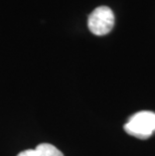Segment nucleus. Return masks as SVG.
Listing matches in <instances>:
<instances>
[{"label": "nucleus", "instance_id": "obj_1", "mask_svg": "<svg viewBox=\"0 0 155 156\" xmlns=\"http://www.w3.org/2000/svg\"><path fill=\"white\" fill-rule=\"evenodd\" d=\"M124 130L133 137L139 139L149 138L155 132V113L151 111L135 113L125 124Z\"/></svg>", "mask_w": 155, "mask_h": 156}, {"label": "nucleus", "instance_id": "obj_2", "mask_svg": "<svg viewBox=\"0 0 155 156\" xmlns=\"http://www.w3.org/2000/svg\"><path fill=\"white\" fill-rule=\"evenodd\" d=\"M115 16L108 6H99L89 15L88 27L95 35L108 34L114 27Z\"/></svg>", "mask_w": 155, "mask_h": 156}, {"label": "nucleus", "instance_id": "obj_3", "mask_svg": "<svg viewBox=\"0 0 155 156\" xmlns=\"http://www.w3.org/2000/svg\"><path fill=\"white\" fill-rule=\"evenodd\" d=\"M35 152L37 156H64V154L55 147L48 143H41L36 146Z\"/></svg>", "mask_w": 155, "mask_h": 156}, {"label": "nucleus", "instance_id": "obj_4", "mask_svg": "<svg viewBox=\"0 0 155 156\" xmlns=\"http://www.w3.org/2000/svg\"><path fill=\"white\" fill-rule=\"evenodd\" d=\"M17 156H37V155H36L35 149H27V150L20 152Z\"/></svg>", "mask_w": 155, "mask_h": 156}]
</instances>
